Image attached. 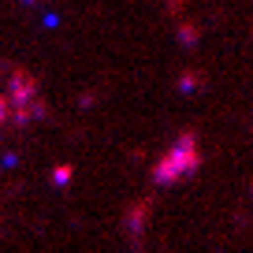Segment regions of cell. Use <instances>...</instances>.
I'll list each match as a JSON object with an SVG mask.
<instances>
[{
  "label": "cell",
  "mask_w": 253,
  "mask_h": 253,
  "mask_svg": "<svg viewBox=\"0 0 253 253\" xmlns=\"http://www.w3.org/2000/svg\"><path fill=\"white\" fill-rule=\"evenodd\" d=\"M201 168V149H198V134H179L175 145L164 153V157L153 164V182L168 186V182H179V179H190V175H198Z\"/></svg>",
  "instance_id": "obj_1"
},
{
  "label": "cell",
  "mask_w": 253,
  "mask_h": 253,
  "mask_svg": "<svg viewBox=\"0 0 253 253\" xmlns=\"http://www.w3.org/2000/svg\"><path fill=\"white\" fill-rule=\"evenodd\" d=\"M67 179H71V168H56V171H52V182H56V186H63Z\"/></svg>",
  "instance_id": "obj_4"
},
{
  "label": "cell",
  "mask_w": 253,
  "mask_h": 253,
  "mask_svg": "<svg viewBox=\"0 0 253 253\" xmlns=\"http://www.w3.org/2000/svg\"><path fill=\"white\" fill-rule=\"evenodd\" d=\"M179 86H182V89H186V93H190V89L198 86V79H194V75H182V79H179Z\"/></svg>",
  "instance_id": "obj_5"
},
{
  "label": "cell",
  "mask_w": 253,
  "mask_h": 253,
  "mask_svg": "<svg viewBox=\"0 0 253 253\" xmlns=\"http://www.w3.org/2000/svg\"><path fill=\"white\" fill-rule=\"evenodd\" d=\"M11 123V101H8V93L0 89V126H8Z\"/></svg>",
  "instance_id": "obj_3"
},
{
  "label": "cell",
  "mask_w": 253,
  "mask_h": 253,
  "mask_svg": "<svg viewBox=\"0 0 253 253\" xmlns=\"http://www.w3.org/2000/svg\"><path fill=\"white\" fill-rule=\"evenodd\" d=\"M145 216H149V201H138V205L130 209V216H126V227H130V235H142Z\"/></svg>",
  "instance_id": "obj_2"
}]
</instances>
